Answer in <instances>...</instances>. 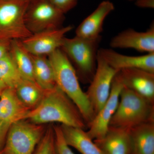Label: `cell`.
<instances>
[{"label":"cell","mask_w":154,"mask_h":154,"mask_svg":"<svg viewBox=\"0 0 154 154\" xmlns=\"http://www.w3.org/2000/svg\"><path fill=\"white\" fill-rule=\"evenodd\" d=\"M26 119L38 125L56 122L84 129L88 127L78 107L57 85L45 91L41 102L30 110Z\"/></svg>","instance_id":"obj_1"},{"label":"cell","mask_w":154,"mask_h":154,"mask_svg":"<svg viewBox=\"0 0 154 154\" xmlns=\"http://www.w3.org/2000/svg\"><path fill=\"white\" fill-rule=\"evenodd\" d=\"M48 58L53 69L57 85L77 106L89 127L96 114L86 93L81 88L74 68L60 48L50 54Z\"/></svg>","instance_id":"obj_2"},{"label":"cell","mask_w":154,"mask_h":154,"mask_svg":"<svg viewBox=\"0 0 154 154\" xmlns=\"http://www.w3.org/2000/svg\"><path fill=\"white\" fill-rule=\"evenodd\" d=\"M102 39V36L93 39L76 36L64 38L60 48L74 68L79 80L83 83H90L93 79Z\"/></svg>","instance_id":"obj_3"},{"label":"cell","mask_w":154,"mask_h":154,"mask_svg":"<svg viewBox=\"0 0 154 154\" xmlns=\"http://www.w3.org/2000/svg\"><path fill=\"white\" fill-rule=\"evenodd\" d=\"M150 122H154V104L123 86L109 126L129 129Z\"/></svg>","instance_id":"obj_4"},{"label":"cell","mask_w":154,"mask_h":154,"mask_svg":"<svg viewBox=\"0 0 154 154\" xmlns=\"http://www.w3.org/2000/svg\"><path fill=\"white\" fill-rule=\"evenodd\" d=\"M46 129L43 125L27 119L11 125L5 144L0 154H33Z\"/></svg>","instance_id":"obj_5"},{"label":"cell","mask_w":154,"mask_h":154,"mask_svg":"<svg viewBox=\"0 0 154 154\" xmlns=\"http://www.w3.org/2000/svg\"><path fill=\"white\" fill-rule=\"evenodd\" d=\"M30 1L0 0V40H22L32 35L25 25Z\"/></svg>","instance_id":"obj_6"},{"label":"cell","mask_w":154,"mask_h":154,"mask_svg":"<svg viewBox=\"0 0 154 154\" xmlns=\"http://www.w3.org/2000/svg\"><path fill=\"white\" fill-rule=\"evenodd\" d=\"M64 14L49 0H33L25 13V25L32 34L60 28L65 19Z\"/></svg>","instance_id":"obj_7"},{"label":"cell","mask_w":154,"mask_h":154,"mask_svg":"<svg viewBox=\"0 0 154 154\" xmlns=\"http://www.w3.org/2000/svg\"><path fill=\"white\" fill-rule=\"evenodd\" d=\"M118 71L110 66L98 53L96 72L85 92L96 115L109 98L112 82Z\"/></svg>","instance_id":"obj_8"},{"label":"cell","mask_w":154,"mask_h":154,"mask_svg":"<svg viewBox=\"0 0 154 154\" xmlns=\"http://www.w3.org/2000/svg\"><path fill=\"white\" fill-rule=\"evenodd\" d=\"M73 28L72 25H69L44 30L33 33L21 40L25 48L32 55L48 56L60 48L66 34Z\"/></svg>","instance_id":"obj_9"},{"label":"cell","mask_w":154,"mask_h":154,"mask_svg":"<svg viewBox=\"0 0 154 154\" xmlns=\"http://www.w3.org/2000/svg\"><path fill=\"white\" fill-rule=\"evenodd\" d=\"M123 87L121 81L116 75L112 82L109 98L88 127L87 134L93 140L101 139L107 133L110 120L118 106Z\"/></svg>","instance_id":"obj_10"},{"label":"cell","mask_w":154,"mask_h":154,"mask_svg":"<svg viewBox=\"0 0 154 154\" xmlns=\"http://www.w3.org/2000/svg\"><path fill=\"white\" fill-rule=\"evenodd\" d=\"M110 47L131 48L147 54L154 53V25L145 32H138L132 28L121 31L111 38Z\"/></svg>","instance_id":"obj_11"},{"label":"cell","mask_w":154,"mask_h":154,"mask_svg":"<svg viewBox=\"0 0 154 154\" xmlns=\"http://www.w3.org/2000/svg\"><path fill=\"white\" fill-rule=\"evenodd\" d=\"M116 75L124 87L154 104V73L141 69H125Z\"/></svg>","instance_id":"obj_12"},{"label":"cell","mask_w":154,"mask_h":154,"mask_svg":"<svg viewBox=\"0 0 154 154\" xmlns=\"http://www.w3.org/2000/svg\"><path fill=\"white\" fill-rule=\"evenodd\" d=\"M98 54L110 66L117 70L135 68L154 73V53L134 56L121 54L110 48H101Z\"/></svg>","instance_id":"obj_13"},{"label":"cell","mask_w":154,"mask_h":154,"mask_svg":"<svg viewBox=\"0 0 154 154\" xmlns=\"http://www.w3.org/2000/svg\"><path fill=\"white\" fill-rule=\"evenodd\" d=\"M113 3L108 0L102 2L95 11L80 23L76 30V36L93 39L101 36L106 17L114 10Z\"/></svg>","instance_id":"obj_14"},{"label":"cell","mask_w":154,"mask_h":154,"mask_svg":"<svg viewBox=\"0 0 154 154\" xmlns=\"http://www.w3.org/2000/svg\"><path fill=\"white\" fill-rule=\"evenodd\" d=\"M94 142L105 154H130L129 129L109 126L105 136Z\"/></svg>","instance_id":"obj_15"},{"label":"cell","mask_w":154,"mask_h":154,"mask_svg":"<svg viewBox=\"0 0 154 154\" xmlns=\"http://www.w3.org/2000/svg\"><path fill=\"white\" fill-rule=\"evenodd\" d=\"M20 101L14 88H6L0 96V119L12 123L26 119L30 111Z\"/></svg>","instance_id":"obj_16"},{"label":"cell","mask_w":154,"mask_h":154,"mask_svg":"<svg viewBox=\"0 0 154 154\" xmlns=\"http://www.w3.org/2000/svg\"><path fill=\"white\" fill-rule=\"evenodd\" d=\"M130 154H154V122L129 129Z\"/></svg>","instance_id":"obj_17"},{"label":"cell","mask_w":154,"mask_h":154,"mask_svg":"<svg viewBox=\"0 0 154 154\" xmlns=\"http://www.w3.org/2000/svg\"><path fill=\"white\" fill-rule=\"evenodd\" d=\"M60 126L64 140L69 146L82 154H105L85 129L64 125Z\"/></svg>","instance_id":"obj_18"},{"label":"cell","mask_w":154,"mask_h":154,"mask_svg":"<svg viewBox=\"0 0 154 154\" xmlns=\"http://www.w3.org/2000/svg\"><path fill=\"white\" fill-rule=\"evenodd\" d=\"M33 63V76L35 82L45 91L57 85L53 69L46 56L31 54Z\"/></svg>","instance_id":"obj_19"},{"label":"cell","mask_w":154,"mask_h":154,"mask_svg":"<svg viewBox=\"0 0 154 154\" xmlns=\"http://www.w3.org/2000/svg\"><path fill=\"white\" fill-rule=\"evenodd\" d=\"M9 52L23 79L35 82L31 54L24 47L21 40H11Z\"/></svg>","instance_id":"obj_20"},{"label":"cell","mask_w":154,"mask_h":154,"mask_svg":"<svg viewBox=\"0 0 154 154\" xmlns=\"http://www.w3.org/2000/svg\"><path fill=\"white\" fill-rule=\"evenodd\" d=\"M15 89L20 101L30 110L34 109L39 104L46 91L35 82L25 79Z\"/></svg>","instance_id":"obj_21"},{"label":"cell","mask_w":154,"mask_h":154,"mask_svg":"<svg viewBox=\"0 0 154 154\" xmlns=\"http://www.w3.org/2000/svg\"><path fill=\"white\" fill-rule=\"evenodd\" d=\"M23 79L9 51L0 60V79L8 88L15 89Z\"/></svg>","instance_id":"obj_22"},{"label":"cell","mask_w":154,"mask_h":154,"mask_svg":"<svg viewBox=\"0 0 154 154\" xmlns=\"http://www.w3.org/2000/svg\"><path fill=\"white\" fill-rule=\"evenodd\" d=\"M33 154H58L53 126L46 129Z\"/></svg>","instance_id":"obj_23"},{"label":"cell","mask_w":154,"mask_h":154,"mask_svg":"<svg viewBox=\"0 0 154 154\" xmlns=\"http://www.w3.org/2000/svg\"><path fill=\"white\" fill-rule=\"evenodd\" d=\"M53 127L58 154H75L66 143L60 125H54Z\"/></svg>","instance_id":"obj_24"},{"label":"cell","mask_w":154,"mask_h":154,"mask_svg":"<svg viewBox=\"0 0 154 154\" xmlns=\"http://www.w3.org/2000/svg\"><path fill=\"white\" fill-rule=\"evenodd\" d=\"M53 5L55 6L64 14L69 11L77 5L78 0H49Z\"/></svg>","instance_id":"obj_25"},{"label":"cell","mask_w":154,"mask_h":154,"mask_svg":"<svg viewBox=\"0 0 154 154\" xmlns=\"http://www.w3.org/2000/svg\"><path fill=\"white\" fill-rule=\"evenodd\" d=\"M11 124L0 119V152L5 144L7 135Z\"/></svg>","instance_id":"obj_26"},{"label":"cell","mask_w":154,"mask_h":154,"mask_svg":"<svg viewBox=\"0 0 154 154\" xmlns=\"http://www.w3.org/2000/svg\"><path fill=\"white\" fill-rule=\"evenodd\" d=\"M135 5L141 8L154 9V0H136Z\"/></svg>","instance_id":"obj_27"},{"label":"cell","mask_w":154,"mask_h":154,"mask_svg":"<svg viewBox=\"0 0 154 154\" xmlns=\"http://www.w3.org/2000/svg\"><path fill=\"white\" fill-rule=\"evenodd\" d=\"M11 41L8 40H0V60L10 51Z\"/></svg>","instance_id":"obj_28"},{"label":"cell","mask_w":154,"mask_h":154,"mask_svg":"<svg viewBox=\"0 0 154 154\" xmlns=\"http://www.w3.org/2000/svg\"><path fill=\"white\" fill-rule=\"evenodd\" d=\"M8 88V87H7L5 84L3 82L2 80L0 79V96H1V94L2 93L3 91H5L6 88Z\"/></svg>","instance_id":"obj_29"},{"label":"cell","mask_w":154,"mask_h":154,"mask_svg":"<svg viewBox=\"0 0 154 154\" xmlns=\"http://www.w3.org/2000/svg\"><path fill=\"white\" fill-rule=\"evenodd\" d=\"M127 1H136V0H127Z\"/></svg>","instance_id":"obj_30"},{"label":"cell","mask_w":154,"mask_h":154,"mask_svg":"<svg viewBox=\"0 0 154 154\" xmlns=\"http://www.w3.org/2000/svg\"><path fill=\"white\" fill-rule=\"evenodd\" d=\"M28 1H30V2H31V1H33V0H28Z\"/></svg>","instance_id":"obj_31"}]
</instances>
